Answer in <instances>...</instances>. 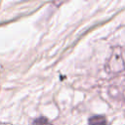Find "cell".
Returning <instances> with one entry per match:
<instances>
[{
    "instance_id": "1",
    "label": "cell",
    "mask_w": 125,
    "mask_h": 125,
    "mask_svg": "<svg viewBox=\"0 0 125 125\" xmlns=\"http://www.w3.org/2000/svg\"><path fill=\"white\" fill-rule=\"evenodd\" d=\"M105 69L106 72L115 74L123 71L125 69V62L123 60V56L121 53L120 48H113L111 55L105 63Z\"/></svg>"
},
{
    "instance_id": "2",
    "label": "cell",
    "mask_w": 125,
    "mask_h": 125,
    "mask_svg": "<svg viewBox=\"0 0 125 125\" xmlns=\"http://www.w3.org/2000/svg\"><path fill=\"white\" fill-rule=\"evenodd\" d=\"M89 125H107V121L103 115H95L89 118Z\"/></svg>"
},
{
    "instance_id": "3",
    "label": "cell",
    "mask_w": 125,
    "mask_h": 125,
    "mask_svg": "<svg viewBox=\"0 0 125 125\" xmlns=\"http://www.w3.org/2000/svg\"><path fill=\"white\" fill-rule=\"evenodd\" d=\"M32 125H52V124L50 123V121L47 118H45V117H39V118H36L33 121Z\"/></svg>"
},
{
    "instance_id": "4",
    "label": "cell",
    "mask_w": 125,
    "mask_h": 125,
    "mask_svg": "<svg viewBox=\"0 0 125 125\" xmlns=\"http://www.w3.org/2000/svg\"><path fill=\"white\" fill-rule=\"evenodd\" d=\"M123 96H124V98H125V89H124V91H123Z\"/></svg>"
}]
</instances>
